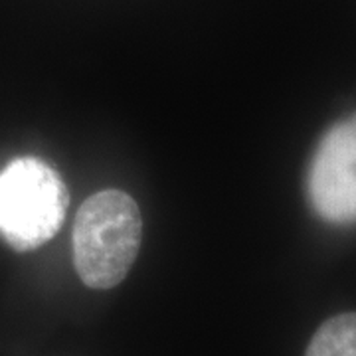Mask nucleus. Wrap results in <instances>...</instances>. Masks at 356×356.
I'll list each match as a JSON object with an SVG mask.
<instances>
[{"label":"nucleus","instance_id":"f257e3e1","mask_svg":"<svg viewBox=\"0 0 356 356\" xmlns=\"http://www.w3.org/2000/svg\"><path fill=\"white\" fill-rule=\"evenodd\" d=\"M143 240L137 202L123 191H102L81 204L74 222V264L89 289H113L127 277Z\"/></svg>","mask_w":356,"mask_h":356},{"label":"nucleus","instance_id":"f03ea898","mask_svg":"<svg viewBox=\"0 0 356 356\" xmlns=\"http://www.w3.org/2000/svg\"><path fill=\"white\" fill-rule=\"evenodd\" d=\"M67 188L56 168L36 156L14 159L0 170V238L16 252H32L64 224Z\"/></svg>","mask_w":356,"mask_h":356},{"label":"nucleus","instance_id":"7ed1b4c3","mask_svg":"<svg viewBox=\"0 0 356 356\" xmlns=\"http://www.w3.org/2000/svg\"><path fill=\"white\" fill-rule=\"evenodd\" d=\"M307 194L325 222L356 224V113L323 135L309 166Z\"/></svg>","mask_w":356,"mask_h":356},{"label":"nucleus","instance_id":"20e7f679","mask_svg":"<svg viewBox=\"0 0 356 356\" xmlns=\"http://www.w3.org/2000/svg\"><path fill=\"white\" fill-rule=\"evenodd\" d=\"M305 356H356V311L327 318L309 341Z\"/></svg>","mask_w":356,"mask_h":356}]
</instances>
